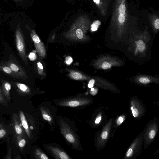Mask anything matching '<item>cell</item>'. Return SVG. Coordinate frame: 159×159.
I'll use <instances>...</instances> for the list:
<instances>
[{
    "instance_id": "1",
    "label": "cell",
    "mask_w": 159,
    "mask_h": 159,
    "mask_svg": "<svg viewBox=\"0 0 159 159\" xmlns=\"http://www.w3.org/2000/svg\"><path fill=\"white\" fill-rule=\"evenodd\" d=\"M87 28L82 16H81L75 20L69 30L64 34V36L72 41H84L87 39L85 34Z\"/></svg>"
},
{
    "instance_id": "2",
    "label": "cell",
    "mask_w": 159,
    "mask_h": 159,
    "mask_svg": "<svg viewBox=\"0 0 159 159\" xmlns=\"http://www.w3.org/2000/svg\"><path fill=\"white\" fill-rule=\"evenodd\" d=\"M15 40L16 48L20 56L26 66L28 60L24 36L20 26L16 29L15 33Z\"/></svg>"
},
{
    "instance_id": "3",
    "label": "cell",
    "mask_w": 159,
    "mask_h": 159,
    "mask_svg": "<svg viewBox=\"0 0 159 159\" xmlns=\"http://www.w3.org/2000/svg\"><path fill=\"white\" fill-rule=\"evenodd\" d=\"M6 63L12 70L16 79L24 80L27 79V76L24 69L19 64L13 55L10 56L8 61Z\"/></svg>"
},
{
    "instance_id": "4",
    "label": "cell",
    "mask_w": 159,
    "mask_h": 159,
    "mask_svg": "<svg viewBox=\"0 0 159 159\" xmlns=\"http://www.w3.org/2000/svg\"><path fill=\"white\" fill-rule=\"evenodd\" d=\"M60 123L61 133L65 139L75 147H78L79 145L78 139L70 126L62 120H60Z\"/></svg>"
},
{
    "instance_id": "5",
    "label": "cell",
    "mask_w": 159,
    "mask_h": 159,
    "mask_svg": "<svg viewBox=\"0 0 159 159\" xmlns=\"http://www.w3.org/2000/svg\"><path fill=\"white\" fill-rule=\"evenodd\" d=\"M30 35L36 51L41 57L44 58L46 54V50L43 43L35 30H32L31 32Z\"/></svg>"
},
{
    "instance_id": "6",
    "label": "cell",
    "mask_w": 159,
    "mask_h": 159,
    "mask_svg": "<svg viewBox=\"0 0 159 159\" xmlns=\"http://www.w3.org/2000/svg\"><path fill=\"white\" fill-rule=\"evenodd\" d=\"M88 102L85 98H75L61 101L58 105L62 106L76 107L86 105Z\"/></svg>"
},
{
    "instance_id": "7",
    "label": "cell",
    "mask_w": 159,
    "mask_h": 159,
    "mask_svg": "<svg viewBox=\"0 0 159 159\" xmlns=\"http://www.w3.org/2000/svg\"><path fill=\"white\" fill-rule=\"evenodd\" d=\"M47 148L51 151L52 153L56 157V158L61 159H70L66 153L57 148L48 146L47 147Z\"/></svg>"
},
{
    "instance_id": "8",
    "label": "cell",
    "mask_w": 159,
    "mask_h": 159,
    "mask_svg": "<svg viewBox=\"0 0 159 159\" xmlns=\"http://www.w3.org/2000/svg\"><path fill=\"white\" fill-rule=\"evenodd\" d=\"M0 70L13 78H16L13 71L6 62H2L0 64Z\"/></svg>"
},
{
    "instance_id": "9",
    "label": "cell",
    "mask_w": 159,
    "mask_h": 159,
    "mask_svg": "<svg viewBox=\"0 0 159 159\" xmlns=\"http://www.w3.org/2000/svg\"><path fill=\"white\" fill-rule=\"evenodd\" d=\"M69 76L71 78L75 80H83L87 79L86 77L82 73L75 71H70Z\"/></svg>"
},
{
    "instance_id": "10",
    "label": "cell",
    "mask_w": 159,
    "mask_h": 159,
    "mask_svg": "<svg viewBox=\"0 0 159 159\" xmlns=\"http://www.w3.org/2000/svg\"><path fill=\"white\" fill-rule=\"evenodd\" d=\"M20 116L21 122L22 125L25 129L28 135L30 136L29 130L28 125L26 119L22 112H20Z\"/></svg>"
},
{
    "instance_id": "11",
    "label": "cell",
    "mask_w": 159,
    "mask_h": 159,
    "mask_svg": "<svg viewBox=\"0 0 159 159\" xmlns=\"http://www.w3.org/2000/svg\"><path fill=\"white\" fill-rule=\"evenodd\" d=\"M2 86L5 93L8 95L11 89V86L10 84L7 81L1 79Z\"/></svg>"
},
{
    "instance_id": "12",
    "label": "cell",
    "mask_w": 159,
    "mask_h": 159,
    "mask_svg": "<svg viewBox=\"0 0 159 159\" xmlns=\"http://www.w3.org/2000/svg\"><path fill=\"white\" fill-rule=\"evenodd\" d=\"M14 84H15L19 90L25 93L30 92L29 88L25 84L18 82H15Z\"/></svg>"
},
{
    "instance_id": "13",
    "label": "cell",
    "mask_w": 159,
    "mask_h": 159,
    "mask_svg": "<svg viewBox=\"0 0 159 159\" xmlns=\"http://www.w3.org/2000/svg\"><path fill=\"white\" fill-rule=\"evenodd\" d=\"M41 111L43 118L45 120L51 122L52 118L42 108H41Z\"/></svg>"
},
{
    "instance_id": "14",
    "label": "cell",
    "mask_w": 159,
    "mask_h": 159,
    "mask_svg": "<svg viewBox=\"0 0 159 159\" xmlns=\"http://www.w3.org/2000/svg\"><path fill=\"white\" fill-rule=\"evenodd\" d=\"M35 154L37 158L41 159H48V156L40 150L37 149L36 150Z\"/></svg>"
},
{
    "instance_id": "15",
    "label": "cell",
    "mask_w": 159,
    "mask_h": 159,
    "mask_svg": "<svg viewBox=\"0 0 159 159\" xmlns=\"http://www.w3.org/2000/svg\"><path fill=\"white\" fill-rule=\"evenodd\" d=\"M137 49L140 51L144 50L145 48V45L144 42L141 40H139L136 43Z\"/></svg>"
},
{
    "instance_id": "16",
    "label": "cell",
    "mask_w": 159,
    "mask_h": 159,
    "mask_svg": "<svg viewBox=\"0 0 159 159\" xmlns=\"http://www.w3.org/2000/svg\"><path fill=\"white\" fill-rule=\"evenodd\" d=\"M101 24L100 22L97 20L94 22L91 25V30L93 31H96Z\"/></svg>"
},
{
    "instance_id": "17",
    "label": "cell",
    "mask_w": 159,
    "mask_h": 159,
    "mask_svg": "<svg viewBox=\"0 0 159 159\" xmlns=\"http://www.w3.org/2000/svg\"><path fill=\"white\" fill-rule=\"evenodd\" d=\"M35 51L30 52L28 55V57L31 61H34L36 59V55Z\"/></svg>"
},
{
    "instance_id": "18",
    "label": "cell",
    "mask_w": 159,
    "mask_h": 159,
    "mask_svg": "<svg viewBox=\"0 0 159 159\" xmlns=\"http://www.w3.org/2000/svg\"><path fill=\"white\" fill-rule=\"evenodd\" d=\"M126 10V7L123 4H121L119 6L118 8V11L120 14H123Z\"/></svg>"
},
{
    "instance_id": "19",
    "label": "cell",
    "mask_w": 159,
    "mask_h": 159,
    "mask_svg": "<svg viewBox=\"0 0 159 159\" xmlns=\"http://www.w3.org/2000/svg\"><path fill=\"white\" fill-rule=\"evenodd\" d=\"M112 66L108 62H105L102 65V68L103 69H107L110 68Z\"/></svg>"
},
{
    "instance_id": "20",
    "label": "cell",
    "mask_w": 159,
    "mask_h": 159,
    "mask_svg": "<svg viewBox=\"0 0 159 159\" xmlns=\"http://www.w3.org/2000/svg\"><path fill=\"white\" fill-rule=\"evenodd\" d=\"M37 68L38 72L39 74L42 75L43 74V67L42 64L39 62L37 63Z\"/></svg>"
},
{
    "instance_id": "21",
    "label": "cell",
    "mask_w": 159,
    "mask_h": 159,
    "mask_svg": "<svg viewBox=\"0 0 159 159\" xmlns=\"http://www.w3.org/2000/svg\"><path fill=\"white\" fill-rule=\"evenodd\" d=\"M139 81L143 84H147L150 82V80L146 77H142L139 79Z\"/></svg>"
},
{
    "instance_id": "22",
    "label": "cell",
    "mask_w": 159,
    "mask_h": 159,
    "mask_svg": "<svg viewBox=\"0 0 159 159\" xmlns=\"http://www.w3.org/2000/svg\"><path fill=\"white\" fill-rule=\"evenodd\" d=\"M15 129L16 133L19 134H21L22 129L20 126L18 125H16L15 126Z\"/></svg>"
},
{
    "instance_id": "23",
    "label": "cell",
    "mask_w": 159,
    "mask_h": 159,
    "mask_svg": "<svg viewBox=\"0 0 159 159\" xmlns=\"http://www.w3.org/2000/svg\"><path fill=\"white\" fill-rule=\"evenodd\" d=\"M72 61V58L70 56H68L67 57L65 60V62L66 64L67 65H70L71 64Z\"/></svg>"
},
{
    "instance_id": "24",
    "label": "cell",
    "mask_w": 159,
    "mask_h": 159,
    "mask_svg": "<svg viewBox=\"0 0 159 159\" xmlns=\"http://www.w3.org/2000/svg\"><path fill=\"white\" fill-rule=\"evenodd\" d=\"M95 82V80L94 79H91L89 82L88 87L89 88H92L93 87Z\"/></svg>"
},
{
    "instance_id": "25",
    "label": "cell",
    "mask_w": 159,
    "mask_h": 159,
    "mask_svg": "<svg viewBox=\"0 0 159 159\" xmlns=\"http://www.w3.org/2000/svg\"><path fill=\"white\" fill-rule=\"evenodd\" d=\"M125 20V17L123 14H120L118 16V20L120 23L123 22Z\"/></svg>"
},
{
    "instance_id": "26",
    "label": "cell",
    "mask_w": 159,
    "mask_h": 159,
    "mask_svg": "<svg viewBox=\"0 0 159 159\" xmlns=\"http://www.w3.org/2000/svg\"><path fill=\"white\" fill-rule=\"evenodd\" d=\"M26 144V141L24 139H22L19 141L18 145L20 147H23Z\"/></svg>"
},
{
    "instance_id": "27",
    "label": "cell",
    "mask_w": 159,
    "mask_h": 159,
    "mask_svg": "<svg viewBox=\"0 0 159 159\" xmlns=\"http://www.w3.org/2000/svg\"><path fill=\"white\" fill-rule=\"evenodd\" d=\"M132 112L134 116L135 117H137L139 114L138 110L136 109H134L132 110Z\"/></svg>"
},
{
    "instance_id": "28",
    "label": "cell",
    "mask_w": 159,
    "mask_h": 159,
    "mask_svg": "<svg viewBox=\"0 0 159 159\" xmlns=\"http://www.w3.org/2000/svg\"><path fill=\"white\" fill-rule=\"evenodd\" d=\"M108 136V133L107 131L103 132L101 135V137L103 139H107Z\"/></svg>"
},
{
    "instance_id": "29",
    "label": "cell",
    "mask_w": 159,
    "mask_h": 159,
    "mask_svg": "<svg viewBox=\"0 0 159 159\" xmlns=\"http://www.w3.org/2000/svg\"><path fill=\"white\" fill-rule=\"evenodd\" d=\"M155 132L153 130H151L149 134V138L151 139L153 138L155 135Z\"/></svg>"
},
{
    "instance_id": "30",
    "label": "cell",
    "mask_w": 159,
    "mask_h": 159,
    "mask_svg": "<svg viewBox=\"0 0 159 159\" xmlns=\"http://www.w3.org/2000/svg\"><path fill=\"white\" fill-rule=\"evenodd\" d=\"M154 26L157 29L159 28V19L157 18L155 20L154 22Z\"/></svg>"
},
{
    "instance_id": "31",
    "label": "cell",
    "mask_w": 159,
    "mask_h": 159,
    "mask_svg": "<svg viewBox=\"0 0 159 159\" xmlns=\"http://www.w3.org/2000/svg\"><path fill=\"white\" fill-rule=\"evenodd\" d=\"M133 153V151L131 148L129 149L127 151L126 153V156L128 157L131 156Z\"/></svg>"
},
{
    "instance_id": "32",
    "label": "cell",
    "mask_w": 159,
    "mask_h": 159,
    "mask_svg": "<svg viewBox=\"0 0 159 159\" xmlns=\"http://www.w3.org/2000/svg\"><path fill=\"white\" fill-rule=\"evenodd\" d=\"M6 134V131L3 129L0 130V138L4 137Z\"/></svg>"
},
{
    "instance_id": "33",
    "label": "cell",
    "mask_w": 159,
    "mask_h": 159,
    "mask_svg": "<svg viewBox=\"0 0 159 159\" xmlns=\"http://www.w3.org/2000/svg\"><path fill=\"white\" fill-rule=\"evenodd\" d=\"M101 119V116L97 118L96 119L95 122V124H99L100 122Z\"/></svg>"
},
{
    "instance_id": "34",
    "label": "cell",
    "mask_w": 159,
    "mask_h": 159,
    "mask_svg": "<svg viewBox=\"0 0 159 159\" xmlns=\"http://www.w3.org/2000/svg\"><path fill=\"white\" fill-rule=\"evenodd\" d=\"M90 93L92 95H94L97 94V91L96 89H95L93 91H90Z\"/></svg>"
},
{
    "instance_id": "35",
    "label": "cell",
    "mask_w": 159,
    "mask_h": 159,
    "mask_svg": "<svg viewBox=\"0 0 159 159\" xmlns=\"http://www.w3.org/2000/svg\"><path fill=\"white\" fill-rule=\"evenodd\" d=\"M118 120L120 123H121L123 122L124 120L122 117H119Z\"/></svg>"
},
{
    "instance_id": "36",
    "label": "cell",
    "mask_w": 159,
    "mask_h": 159,
    "mask_svg": "<svg viewBox=\"0 0 159 159\" xmlns=\"http://www.w3.org/2000/svg\"><path fill=\"white\" fill-rule=\"evenodd\" d=\"M93 1L97 4H98L100 2V0H93Z\"/></svg>"
},
{
    "instance_id": "37",
    "label": "cell",
    "mask_w": 159,
    "mask_h": 159,
    "mask_svg": "<svg viewBox=\"0 0 159 159\" xmlns=\"http://www.w3.org/2000/svg\"><path fill=\"white\" fill-rule=\"evenodd\" d=\"M133 107H131V110H132L133 109Z\"/></svg>"
},
{
    "instance_id": "38",
    "label": "cell",
    "mask_w": 159,
    "mask_h": 159,
    "mask_svg": "<svg viewBox=\"0 0 159 159\" xmlns=\"http://www.w3.org/2000/svg\"><path fill=\"white\" fill-rule=\"evenodd\" d=\"M16 0V1H18V0Z\"/></svg>"
}]
</instances>
